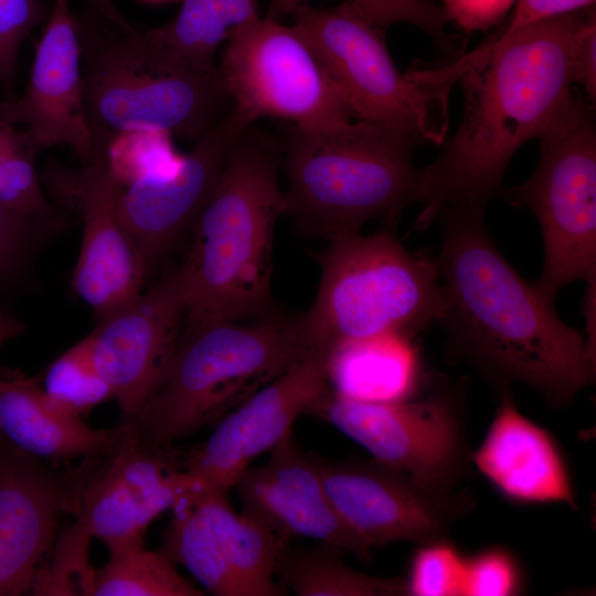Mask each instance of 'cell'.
Segmentation results:
<instances>
[{
  "instance_id": "d4e9b609",
  "label": "cell",
  "mask_w": 596,
  "mask_h": 596,
  "mask_svg": "<svg viewBox=\"0 0 596 596\" xmlns=\"http://www.w3.org/2000/svg\"><path fill=\"white\" fill-rule=\"evenodd\" d=\"M258 17V0H183L169 22L150 31L193 68L214 73L227 34Z\"/></svg>"
},
{
  "instance_id": "e0dca14e",
  "label": "cell",
  "mask_w": 596,
  "mask_h": 596,
  "mask_svg": "<svg viewBox=\"0 0 596 596\" xmlns=\"http://www.w3.org/2000/svg\"><path fill=\"white\" fill-rule=\"evenodd\" d=\"M163 450L139 448L125 430L104 469L72 494L76 523L109 552L142 545L149 524L199 483Z\"/></svg>"
},
{
  "instance_id": "d6a6232c",
  "label": "cell",
  "mask_w": 596,
  "mask_h": 596,
  "mask_svg": "<svg viewBox=\"0 0 596 596\" xmlns=\"http://www.w3.org/2000/svg\"><path fill=\"white\" fill-rule=\"evenodd\" d=\"M53 562L38 572L33 595H93L96 571L87 562V547L92 539L75 522L60 538Z\"/></svg>"
},
{
  "instance_id": "3957f363",
  "label": "cell",
  "mask_w": 596,
  "mask_h": 596,
  "mask_svg": "<svg viewBox=\"0 0 596 596\" xmlns=\"http://www.w3.org/2000/svg\"><path fill=\"white\" fill-rule=\"evenodd\" d=\"M84 2L74 15L93 153L138 130L194 141L230 109L219 68H193L150 29L130 23L111 0Z\"/></svg>"
},
{
  "instance_id": "e575fe53",
  "label": "cell",
  "mask_w": 596,
  "mask_h": 596,
  "mask_svg": "<svg viewBox=\"0 0 596 596\" xmlns=\"http://www.w3.org/2000/svg\"><path fill=\"white\" fill-rule=\"evenodd\" d=\"M161 131L138 130L121 135L109 147L108 158L118 187L139 178L172 170L180 158L172 152Z\"/></svg>"
},
{
  "instance_id": "d590c367",
  "label": "cell",
  "mask_w": 596,
  "mask_h": 596,
  "mask_svg": "<svg viewBox=\"0 0 596 596\" xmlns=\"http://www.w3.org/2000/svg\"><path fill=\"white\" fill-rule=\"evenodd\" d=\"M50 12L43 0H0V91L4 100L17 97L21 46L36 26L46 23Z\"/></svg>"
},
{
  "instance_id": "603a6c76",
  "label": "cell",
  "mask_w": 596,
  "mask_h": 596,
  "mask_svg": "<svg viewBox=\"0 0 596 596\" xmlns=\"http://www.w3.org/2000/svg\"><path fill=\"white\" fill-rule=\"evenodd\" d=\"M413 339L386 333L333 345L327 352L329 390L362 401L412 397L423 383Z\"/></svg>"
},
{
  "instance_id": "44dd1931",
  "label": "cell",
  "mask_w": 596,
  "mask_h": 596,
  "mask_svg": "<svg viewBox=\"0 0 596 596\" xmlns=\"http://www.w3.org/2000/svg\"><path fill=\"white\" fill-rule=\"evenodd\" d=\"M470 462L510 502L576 508L563 450L545 428L518 409L508 390L502 391L493 419L471 453Z\"/></svg>"
},
{
  "instance_id": "8992f818",
  "label": "cell",
  "mask_w": 596,
  "mask_h": 596,
  "mask_svg": "<svg viewBox=\"0 0 596 596\" xmlns=\"http://www.w3.org/2000/svg\"><path fill=\"white\" fill-rule=\"evenodd\" d=\"M312 350L302 313L184 324L161 385L125 429L145 450L163 449L227 413Z\"/></svg>"
},
{
  "instance_id": "5b68a950",
  "label": "cell",
  "mask_w": 596,
  "mask_h": 596,
  "mask_svg": "<svg viewBox=\"0 0 596 596\" xmlns=\"http://www.w3.org/2000/svg\"><path fill=\"white\" fill-rule=\"evenodd\" d=\"M287 185L284 215L307 237L332 241L371 221L393 228L416 202L422 142L386 126L354 120L307 132L288 124L277 138Z\"/></svg>"
},
{
  "instance_id": "9c48e42d",
  "label": "cell",
  "mask_w": 596,
  "mask_h": 596,
  "mask_svg": "<svg viewBox=\"0 0 596 596\" xmlns=\"http://www.w3.org/2000/svg\"><path fill=\"white\" fill-rule=\"evenodd\" d=\"M538 164L522 184L504 188L511 205L536 217L544 247L534 284L555 299L567 284L596 281V126L589 105L573 96L539 136Z\"/></svg>"
},
{
  "instance_id": "484cf974",
  "label": "cell",
  "mask_w": 596,
  "mask_h": 596,
  "mask_svg": "<svg viewBox=\"0 0 596 596\" xmlns=\"http://www.w3.org/2000/svg\"><path fill=\"white\" fill-rule=\"evenodd\" d=\"M196 485L171 509L173 515L158 551L173 564L184 566L209 593L216 596H247L195 500L193 489Z\"/></svg>"
},
{
  "instance_id": "60d3db41",
  "label": "cell",
  "mask_w": 596,
  "mask_h": 596,
  "mask_svg": "<svg viewBox=\"0 0 596 596\" xmlns=\"http://www.w3.org/2000/svg\"><path fill=\"white\" fill-rule=\"evenodd\" d=\"M26 329V324L9 312L0 308V348L8 340L21 334ZM1 371V370H0Z\"/></svg>"
},
{
  "instance_id": "4316f807",
  "label": "cell",
  "mask_w": 596,
  "mask_h": 596,
  "mask_svg": "<svg viewBox=\"0 0 596 596\" xmlns=\"http://www.w3.org/2000/svg\"><path fill=\"white\" fill-rule=\"evenodd\" d=\"M342 552L322 545L283 554L277 572L297 596H403L405 581L362 573L345 564Z\"/></svg>"
},
{
  "instance_id": "30bf717a",
  "label": "cell",
  "mask_w": 596,
  "mask_h": 596,
  "mask_svg": "<svg viewBox=\"0 0 596 596\" xmlns=\"http://www.w3.org/2000/svg\"><path fill=\"white\" fill-rule=\"evenodd\" d=\"M217 63L231 108L247 126L264 117L307 132L355 117L319 58L291 25L258 17L233 29Z\"/></svg>"
},
{
  "instance_id": "7402d4cb",
  "label": "cell",
  "mask_w": 596,
  "mask_h": 596,
  "mask_svg": "<svg viewBox=\"0 0 596 596\" xmlns=\"http://www.w3.org/2000/svg\"><path fill=\"white\" fill-rule=\"evenodd\" d=\"M125 429L88 426L81 416L55 406L38 377L19 370L0 371V437L18 450L54 461L76 457H107Z\"/></svg>"
},
{
  "instance_id": "ba28073f",
  "label": "cell",
  "mask_w": 596,
  "mask_h": 596,
  "mask_svg": "<svg viewBox=\"0 0 596 596\" xmlns=\"http://www.w3.org/2000/svg\"><path fill=\"white\" fill-rule=\"evenodd\" d=\"M290 17L356 120L443 143L450 89L400 72L385 42L386 29L360 6L352 0L329 8L305 3Z\"/></svg>"
},
{
  "instance_id": "7c38bea8",
  "label": "cell",
  "mask_w": 596,
  "mask_h": 596,
  "mask_svg": "<svg viewBox=\"0 0 596 596\" xmlns=\"http://www.w3.org/2000/svg\"><path fill=\"white\" fill-rule=\"evenodd\" d=\"M318 467L334 510L370 549L445 539L473 505L466 489L438 487L373 458Z\"/></svg>"
},
{
  "instance_id": "d6986e66",
  "label": "cell",
  "mask_w": 596,
  "mask_h": 596,
  "mask_svg": "<svg viewBox=\"0 0 596 596\" xmlns=\"http://www.w3.org/2000/svg\"><path fill=\"white\" fill-rule=\"evenodd\" d=\"M242 513L289 539L319 541L362 561L371 550L341 520L324 489L318 461L284 438L263 465L248 467L235 483Z\"/></svg>"
},
{
  "instance_id": "836d02e7",
  "label": "cell",
  "mask_w": 596,
  "mask_h": 596,
  "mask_svg": "<svg viewBox=\"0 0 596 596\" xmlns=\"http://www.w3.org/2000/svg\"><path fill=\"white\" fill-rule=\"evenodd\" d=\"M52 233L41 221L0 202V289L15 286L28 272L33 255Z\"/></svg>"
},
{
  "instance_id": "f35d334b",
  "label": "cell",
  "mask_w": 596,
  "mask_h": 596,
  "mask_svg": "<svg viewBox=\"0 0 596 596\" xmlns=\"http://www.w3.org/2000/svg\"><path fill=\"white\" fill-rule=\"evenodd\" d=\"M517 0H441L449 22L466 33L487 31L500 23Z\"/></svg>"
},
{
  "instance_id": "5bb4252c",
  "label": "cell",
  "mask_w": 596,
  "mask_h": 596,
  "mask_svg": "<svg viewBox=\"0 0 596 596\" xmlns=\"http://www.w3.org/2000/svg\"><path fill=\"white\" fill-rule=\"evenodd\" d=\"M44 175L51 199L82 220L81 249L71 284L99 319L136 298L147 280L117 211L118 184L108 150L95 151L81 169L47 164Z\"/></svg>"
},
{
  "instance_id": "7a4b0ae2",
  "label": "cell",
  "mask_w": 596,
  "mask_h": 596,
  "mask_svg": "<svg viewBox=\"0 0 596 596\" xmlns=\"http://www.w3.org/2000/svg\"><path fill=\"white\" fill-rule=\"evenodd\" d=\"M587 14L583 9L531 24L458 78L462 119L437 158L418 169L416 228H427L448 207L487 206L502 194L514 153L574 96L572 47Z\"/></svg>"
},
{
  "instance_id": "277c9868",
  "label": "cell",
  "mask_w": 596,
  "mask_h": 596,
  "mask_svg": "<svg viewBox=\"0 0 596 596\" xmlns=\"http://www.w3.org/2000/svg\"><path fill=\"white\" fill-rule=\"evenodd\" d=\"M277 138L253 126L228 152L191 226L184 274L185 323L264 315L272 298L275 226L284 215Z\"/></svg>"
},
{
  "instance_id": "f546056e",
  "label": "cell",
  "mask_w": 596,
  "mask_h": 596,
  "mask_svg": "<svg viewBox=\"0 0 596 596\" xmlns=\"http://www.w3.org/2000/svg\"><path fill=\"white\" fill-rule=\"evenodd\" d=\"M40 385L55 406L77 416L113 398L109 385L91 360L85 338L46 368Z\"/></svg>"
},
{
  "instance_id": "b9f144b4",
  "label": "cell",
  "mask_w": 596,
  "mask_h": 596,
  "mask_svg": "<svg viewBox=\"0 0 596 596\" xmlns=\"http://www.w3.org/2000/svg\"><path fill=\"white\" fill-rule=\"evenodd\" d=\"M155 1H162V0H155Z\"/></svg>"
},
{
  "instance_id": "ac0fdd59",
  "label": "cell",
  "mask_w": 596,
  "mask_h": 596,
  "mask_svg": "<svg viewBox=\"0 0 596 596\" xmlns=\"http://www.w3.org/2000/svg\"><path fill=\"white\" fill-rule=\"evenodd\" d=\"M0 117L21 128L36 153L65 145L82 163L93 156L83 106L82 62L71 0H54L23 93L0 102Z\"/></svg>"
},
{
  "instance_id": "52a82bcc",
  "label": "cell",
  "mask_w": 596,
  "mask_h": 596,
  "mask_svg": "<svg viewBox=\"0 0 596 596\" xmlns=\"http://www.w3.org/2000/svg\"><path fill=\"white\" fill-rule=\"evenodd\" d=\"M317 260L318 291L302 313L312 349L386 333L414 338L445 309L435 259L409 252L390 227L329 241Z\"/></svg>"
},
{
  "instance_id": "4fadbf2b",
  "label": "cell",
  "mask_w": 596,
  "mask_h": 596,
  "mask_svg": "<svg viewBox=\"0 0 596 596\" xmlns=\"http://www.w3.org/2000/svg\"><path fill=\"white\" fill-rule=\"evenodd\" d=\"M98 320L85 337L88 352L119 407V426L128 429L164 380L184 328L181 264Z\"/></svg>"
},
{
  "instance_id": "2e32d148",
  "label": "cell",
  "mask_w": 596,
  "mask_h": 596,
  "mask_svg": "<svg viewBox=\"0 0 596 596\" xmlns=\"http://www.w3.org/2000/svg\"><path fill=\"white\" fill-rule=\"evenodd\" d=\"M328 390L327 352L312 349L227 413L181 462L199 483L227 493L252 461L291 435L295 421Z\"/></svg>"
},
{
  "instance_id": "cb8c5ba5",
  "label": "cell",
  "mask_w": 596,
  "mask_h": 596,
  "mask_svg": "<svg viewBox=\"0 0 596 596\" xmlns=\"http://www.w3.org/2000/svg\"><path fill=\"white\" fill-rule=\"evenodd\" d=\"M193 492L247 596L283 595L284 590L275 583L274 575L288 549V539L244 513H236L225 492L201 483L194 487Z\"/></svg>"
},
{
  "instance_id": "6da1fadb",
  "label": "cell",
  "mask_w": 596,
  "mask_h": 596,
  "mask_svg": "<svg viewBox=\"0 0 596 596\" xmlns=\"http://www.w3.org/2000/svg\"><path fill=\"white\" fill-rule=\"evenodd\" d=\"M486 206L444 210L435 258L446 292L438 319L450 352L488 382L523 384L550 406L566 407L595 379V351L567 326L554 301L523 279L488 232Z\"/></svg>"
},
{
  "instance_id": "74e56055",
  "label": "cell",
  "mask_w": 596,
  "mask_h": 596,
  "mask_svg": "<svg viewBox=\"0 0 596 596\" xmlns=\"http://www.w3.org/2000/svg\"><path fill=\"white\" fill-rule=\"evenodd\" d=\"M594 2L595 0H517L508 21L477 47L460 54L455 60V65L460 72L473 68L489 58L518 31L546 19L590 8Z\"/></svg>"
},
{
  "instance_id": "4dcf8cb0",
  "label": "cell",
  "mask_w": 596,
  "mask_h": 596,
  "mask_svg": "<svg viewBox=\"0 0 596 596\" xmlns=\"http://www.w3.org/2000/svg\"><path fill=\"white\" fill-rule=\"evenodd\" d=\"M309 0H269L266 18L280 21ZM384 29L407 23L425 32L451 57L464 52L461 40L446 31L449 22L441 6L432 0H352ZM450 57V58H451Z\"/></svg>"
},
{
  "instance_id": "ffe728a7",
  "label": "cell",
  "mask_w": 596,
  "mask_h": 596,
  "mask_svg": "<svg viewBox=\"0 0 596 596\" xmlns=\"http://www.w3.org/2000/svg\"><path fill=\"white\" fill-rule=\"evenodd\" d=\"M70 504L55 473L0 437V596L31 593Z\"/></svg>"
},
{
  "instance_id": "8d00e7d4",
  "label": "cell",
  "mask_w": 596,
  "mask_h": 596,
  "mask_svg": "<svg viewBox=\"0 0 596 596\" xmlns=\"http://www.w3.org/2000/svg\"><path fill=\"white\" fill-rule=\"evenodd\" d=\"M524 587L521 563L509 549L490 546L465 556V596H514Z\"/></svg>"
},
{
  "instance_id": "f1b7e54d",
  "label": "cell",
  "mask_w": 596,
  "mask_h": 596,
  "mask_svg": "<svg viewBox=\"0 0 596 596\" xmlns=\"http://www.w3.org/2000/svg\"><path fill=\"white\" fill-rule=\"evenodd\" d=\"M26 134L0 117V202L57 232L67 216L45 194Z\"/></svg>"
},
{
  "instance_id": "1f68e13d",
  "label": "cell",
  "mask_w": 596,
  "mask_h": 596,
  "mask_svg": "<svg viewBox=\"0 0 596 596\" xmlns=\"http://www.w3.org/2000/svg\"><path fill=\"white\" fill-rule=\"evenodd\" d=\"M404 581L406 595L464 596L465 555L447 538L417 544Z\"/></svg>"
},
{
  "instance_id": "9a60e30c",
  "label": "cell",
  "mask_w": 596,
  "mask_h": 596,
  "mask_svg": "<svg viewBox=\"0 0 596 596\" xmlns=\"http://www.w3.org/2000/svg\"><path fill=\"white\" fill-rule=\"evenodd\" d=\"M230 109L169 171L118 187L117 211L150 277L191 228L217 183L230 150L249 128Z\"/></svg>"
},
{
  "instance_id": "83f0119b",
  "label": "cell",
  "mask_w": 596,
  "mask_h": 596,
  "mask_svg": "<svg viewBox=\"0 0 596 596\" xmlns=\"http://www.w3.org/2000/svg\"><path fill=\"white\" fill-rule=\"evenodd\" d=\"M109 561L94 579V596H201L159 551L135 545L109 552Z\"/></svg>"
},
{
  "instance_id": "ab89813d",
  "label": "cell",
  "mask_w": 596,
  "mask_h": 596,
  "mask_svg": "<svg viewBox=\"0 0 596 596\" xmlns=\"http://www.w3.org/2000/svg\"><path fill=\"white\" fill-rule=\"evenodd\" d=\"M573 81L579 84L590 103L596 100V20L595 11L588 14L579 28L572 47Z\"/></svg>"
},
{
  "instance_id": "8fae6325",
  "label": "cell",
  "mask_w": 596,
  "mask_h": 596,
  "mask_svg": "<svg viewBox=\"0 0 596 596\" xmlns=\"http://www.w3.org/2000/svg\"><path fill=\"white\" fill-rule=\"evenodd\" d=\"M313 415L362 446L373 459L443 488H458L470 455L460 384L398 401H362L328 390Z\"/></svg>"
}]
</instances>
